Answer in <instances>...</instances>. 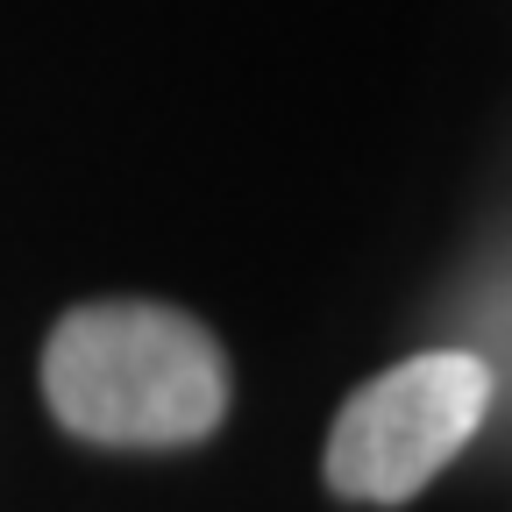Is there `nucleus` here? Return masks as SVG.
Wrapping results in <instances>:
<instances>
[{
  "label": "nucleus",
  "mask_w": 512,
  "mask_h": 512,
  "mask_svg": "<svg viewBox=\"0 0 512 512\" xmlns=\"http://www.w3.org/2000/svg\"><path fill=\"white\" fill-rule=\"evenodd\" d=\"M43 399L79 441L185 448L221 427L228 363L192 313L157 299H100L50 328Z\"/></svg>",
  "instance_id": "f257e3e1"
},
{
  "label": "nucleus",
  "mask_w": 512,
  "mask_h": 512,
  "mask_svg": "<svg viewBox=\"0 0 512 512\" xmlns=\"http://www.w3.org/2000/svg\"><path fill=\"white\" fill-rule=\"evenodd\" d=\"M498 370L477 349H427L349 392L328 434V484L356 505H406L477 441Z\"/></svg>",
  "instance_id": "f03ea898"
}]
</instances>
